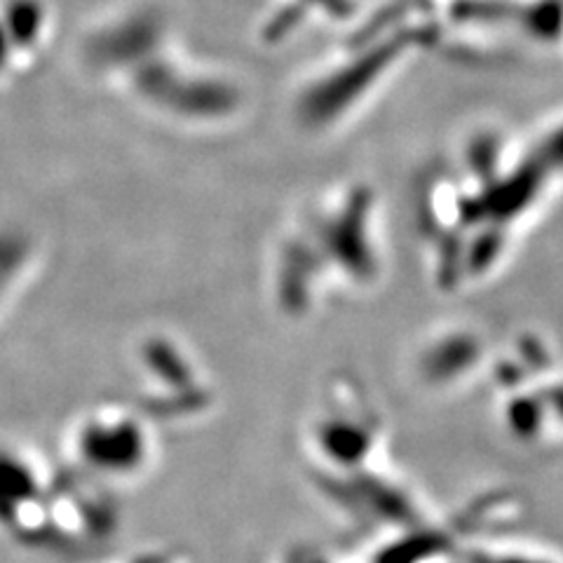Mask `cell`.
Returning <instances> with one entry per match:
<instances>
[{"instance_id": "1", "label": "cell", "mask_w": 563, "mask_h": 563, "mask_svg": "<svg viewBox=\"0 0 563 563\" xmlns=\"http://www.w3.org/2000/svg\"><path fill=\"white\" fill-rule=\"evenodd\" d=\"M385 217L378 190L347 179L317 190L287 217L268 256L271 303L287 320L372 296L387 277Z\"/></svg>"}, {"instance_id": "2", "label": "cell", "mask_w": 563, "mask_h": 563, "mask_svg": "<svg viewBox=\"0 0 563 563\" xmlns=\"http://www.w3.org/2000/svg\"><path fill=\"white\" fill-rule=\"evenodd\" d=\"M301 451L317 490L366 531L401 533L430 519L399 474L383 409L360 378L339 374L322 385L301 428Z\"/></svg>"}, {"instance_id": "3", "label": "cell", "mask_w": 563, "mask_h": 563, "mask_svg": "<svg viewBox=\"0 0 563 563\" xmlns=\"http://www.w3.org/2000/svg\"><path fill=\"white\" fill-rule=\"evenodd\" d=\"M132 374L141 411L157 426H190L217 404L214 380L202 357L184 339L153 331L132 350Z\"/></svg>"}, {"instance_id": "4", "label": "cell", "mask_w": 563, "mask_h": 563, "mask_svg": "<svg viewBox=\"0 0 563 563\" xmlns=\"http://www.w3.org/2000/svg\"><path fill=\"white\" fill-rule=\"evenodd\" d=\"M87 437V461L99 479L113 486L146 482L161 457V426L132 407H109L97 416Z\"/></svg>"}, {"instance_id": "5", "label": "cell", "mask_w": 563, "mask_h": 563, "mask_svg": "<svg viewBox=\"0 0 563 563\" xmlns=\"http://www.w3.org/2000/svg\"><path fill=\"white\" fill-rule=\"evenodd\" d=\"M115 563H184V561H181V556H176L169 550H153V552L148 550V552L132 554L130 559L115 561Z\"/></svg>"}]
</instances>
